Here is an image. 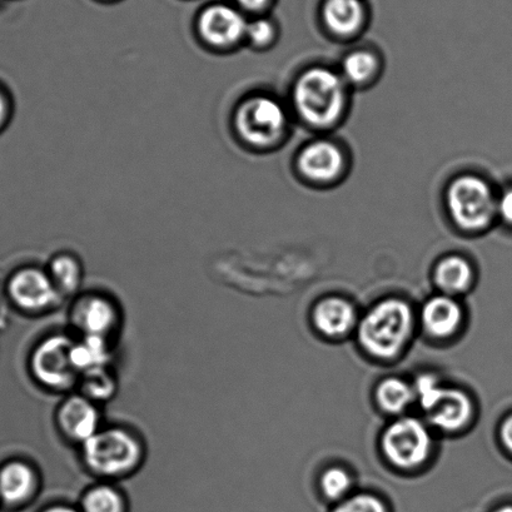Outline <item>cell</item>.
<instances>
[{
  "instance_id": "ac0fdd59",
  "label": "cell",
  "mask_w": 512,
  "mask_h": 512,
  "mask_svg": "<svg viewBox=\"0 0 512 512\" xmlns=\"http://www.w3.org/2000/svg\"><path fill=\"white\" fill-rule=\"evenodd\" d=\"M109 360L111 349L106 338L84 337L73 344L72 361L81 376L89 371L106 369Z\"/></svg>"
},
{
  "instance_id": "3957f363",
  "label": "cell",
  "mask_w": 512,
  "mask_h": 512,
  "mask_svg": "<svg viewBox=\"0 0 512 512\" xmlns=\"http://www.w3.org/2000/svg\"><path fill=\"white\" fill-rule=\"evenodd\" d=\"M83 460L89 471L103 477H121L136 471L143 460V447L124 429L99 430L84 442Z\"/></svg>"
},
{
  "instance_id": "f1b7e54d",
  "label": "cell",
  "mask_w": 512,
  "mask_h": 512,
  "mask_svg": "<svg viewBox=\"0 0 512 512\" xmlns=\"http://www.w3.org/2000/svg\"><path fill=\"white\" fill-rule=\"evenodd\" d=\"M497 215L507 225L512 226V187L507 188L502 195L497 198Z\"/></svg>"
},
{
  "instance_id": "2e32d148",
  "label": "cell",
  "mask_w": 512,
  "mask_h": 512,
  "mask_svg": "<svg viewBox=\"0 0 512 512\" xmlns=\"http://www.w3.org/2000/svg\"><path fill=\"white\" fill-rule=\"evenodd\" d=\"M432 424L439 429L454 432L462 429L472 416L469 396L460 390L445 389L434 410L429 412Z\"/></svg>"
},
{
  "instance_id": "ffe728a7",
  "label": "cell",
  "mask_w": 512,
  "mask_h": 512,
  "mask_svg": "<svg viewBox=\"0 0 512 512\" xmlns=\"http://www.w3.org/2000/svg\"><path fill=\"white\" fill-rule=\"evenodd\" d=\"M47 272L59 295H73L81 286L83 277L81 262L68 253L53 257Z\"/></svg>"
},
{
  "instance_id": "8fae6325",
  "label": "cell",
  "mask_w": 512,
  "mask_h": 512,
  "mask_svg": "<svg viewBox=\"0 0 512 512\" xmlns=\"http://www.w3.org/2000/svg\"><path fill=\"white\" fill-rule=\"evenodd\" d=\"M72 322L84 337H101L108 340L109 335L119 323L116 305L102 296H86L81 298L72 311Z\"/></svg>"
},
{
  "instance_id": "603a6c76",
  "label": "cell",
  "mask_w": 512,
  "mask_h": 512,
  "mask_svg": "<svg viewBox=\"0 0 512 512\" xmlns=\"http://www.w3.org/2000/svg\"><path fill=\"white\" fill-rule=\"evenodd\" d=\"M377 71H379V61L369 51L352 52L342 62V78L355 86L369 82Z\"/></svg>"
},
{
  "instance_id": "836d02e7",
  "label": "cell",
  "mask_w": 512,
  "mask_h": 512,
  "mask_svg": "<svg viewBox=\"0 0 512 512\" xmlns=\"http://www.w3.org/2000/svg\"><path fill=\"white\" fill-rule=\"evenodd\" d=\"M495 512H512V506L501 507V509L496 510Z\"/></svg>"
},
{
  "instance_id": "4dcf8cb0",
  "label": "cell",
  "mask_w": 512,
  "mask_h": 512,
  "mask_svg": "<svg viewBox=\"0 0 512 512\" xmlns=\"http://www.w3.org/2000/svg\"><path fill=\"white\" fill-rule=\"evenodd\" d=\"M501 437L505 446L512 452V416L501 427Z\"/></svg>"
},
{
  "instance_id": "30bf717a",
  "label": "cell",
  "mask_w": 512,
  "mask_h": 512,
  "mask_svg": "<svg viewBox=\"0 0 512 512\" xmlns=\"http://www.w3.org/2000/svg\"><path fill=\"white\" fill-rule=\"evenodd\" d=\"M57 425L68 440L83 445L101 430V414L96 402L83 395H73L59 406Z\"/></svg>"
},
{
  "instance_id": "1f68e13d",
  "label": "cell",
  "mask_w": 512,
  "mask_h": 512,
  "mask_svg": "<svg viewBox=\"0 0 512 512\" xmlns=\"http://www.w3.org/2000/svg\"><path fill=\"white\" fill-rule=\"evenodd\" d=\"M9 118V103L6 94L0 91V129L6 126Z\"/></svg>"
},
{
  "instance_id": "4fadbf2b",
  "label": "cell",
  "mask_w": 512,
  "mask_h": 512,
  "mask_svg": "<svg viewBox=\"0 0 512 512\" xmlns=\"http://www.w3.org/2000/svg\"><path fill=\"white\" fill-rule=\"evenodd\" d=\"M321 19L335 36H355L366 23V0H322Z\"/></svg>"
},
{
  "instance_id": "8992f818",
  "label": "cell",
  "mask_w": 512,
  "mask_h": 512,
  "mask_svg": "<svg viewBox=\"0 0 512 512\" xmlns=\"http://www.w3.org/2000/svg\"><path fill=\"white\" fill-rule=\"evenodd\" d=\"M74 342L63 335H54L43 340L32 355V371L43 386L51 390H67L79 379L73 365Z\"/></svg>"
},
{
  "instance_id": "5bb4252c",
  "label": "cell",
  "mask_w": 512,
  "mask_h": 512,
  "mask_svg": "<svg viewBox=\"0 0 512 512\" xmlns=\"http://www.w3.org/2000/svg\"><path fill=\"white\" fill-rule=\"evenodd\" d=\"M36 471L22 461L9 462L0 470V500L9 506L27 504L36 495Z\"/></svg>"
},
{
  "instance_id": "484cf974",
  "label": "cell",
  "mask_w": 512,
  "mask_h": 512,
  "mask_svg": "<svg viewBox=\"0 0 512 512\" xmlns=\"http://www.w3.org/2000/svg\"><path fill=\"white\" fill-rule=\"evenodd\" d=\"M444 387L431 375H422L417 379L415 396L419 397L422 409L431 412L444 394Z\"/></svg>"
},
{
  "instance_id": "44dd1931",
  "label": "cell",
  "mask_w": 512,
  "mask_h": 512,
  "mask_svg": "<svg viewBox=\"0 0 512 512\" xmlns=\"http://www.w3.org/2000/svg\"><path fill=\"white\" fill-rule=\"evenodd\" d=\"M81 512H129L126 497L116 487L97 485L82 496Z\"/></svg>"
},
{
  "instance_id": "7a4b0ae2",
  "label": "cell",
  "mask_w": 512,
  "mask_h": 512,
  "mask_svg": "<svg viewBox=\"0 0 512 512\" xmlns=\"http://www.w3.org/2000/svg\"><path fill=\"white\" fill-rule=\"evenodd\" d=\"M412 332V312L401 300H385L376 305L361 321V345L380 359L399 355Z\"/></svg>"
},
{
  "instance_id": "9a60e30c",
  "label": "cell",
  "mask_w": 512,
  "mask_h": 512,
  "mask_svg": "<svg viewBox=\"0 0 512 512\" xmlns=\"http://www.w3.org/2000/svg\"><path fill=\"white\" fill-rule=\"evenodd\" d=\"M462 321V310L454 298L436 296L425 303L422 322L435 337H449L457 331Z\"/></svg>"
},
{
  "instance_id": "5b68a950",
  "label": "cell",
  "mask_w": 512,
  "mask_h": 512,
  "mask_svg": "<svg viewBox=\"0 0 512 512\" xmlns=\"http://www.w3.org/2000/svg\"><path fill=\"white\" fill-rule=\"evenodd\" d=\"M446 205L451 220L464 231L485 230L497 215V197L479 176L455 178L447 188Z\"/></svg>"
},
{
  "instance_id": "7402d4cb",
  "label": "cell",
  "mask_w": 512,
  "mask_h": 512,
  "mask_svg": "<svg viewBox=\"0 0 512 512\" xmlns=\"http://www.w3.org/2000/svg\"><path fill=\"white\" fill-rule=\"evenodd\" d=\"M376 395L382 409L390 414H399L410 406L415 391L405 381L387 379L381 382Z\"/></svg>"
},
{
  "instance_id": "277c9868",
  "label": "cell",
  "mask_w": 512,
  "mask_h": 512,
  "mask_svg": "<svg viewBox=\"0 0 512 512\" xmlns=\"http://www.w3.org/2000/svg\"><path fill=\"white\" fill-rule=\"evenodd\" d=\"M233 128L242 143L253 149H266L280 142L287 128V112L278 99L255 94L238 104Z\"/></svg>"
},
{
  "instance_id": "4316f807",
  "label": "cell",
  "mask_w": 512,
  "mask_h": 512,
  "mask_svg": "<svg viewBox=\"0 0 512 512\" xmlns=\"http://www.w3.org/2000/svg\"><path fill=\"white\" fill-rule=\"evenodd\" d=\"M276 27L270 19L257 18L252 22H248L246 39L252 47L263 49L275 41Z\"/></svg>"
},
{
  "instance_id": "7c38bea8",
  "label": "cell",
  "mask_w": 512,
  "mask_h": 512,
  "mask_svg": "<svg viewBox=\"0 0 512 512\" xmlns=\"http://www.w3.org/2000/svg\"><path fill=\"white\" fill-rule=\"evenodd\" d=\"M302 176L313 182H331L344 171L345 157L340 147L328 141H316L302 149L297 159Z\"/></svg>"
},
{
  "instance_id": "d6a6232c",
  "label": "cell",
  "mask_w": 512,
  "mask_h": 512,
  "mask_svg": "<svg viewBox=\"0 0 512 512\" xmlns=\"http://www.w3.org/2000/svg\"><path fill=\"white\" fill-rule=\"evenodd\" d=\"M39 512H81V510L69 505L56 504L43 507V509Z\"/></svg>"
},
{
  "instance_id": "9c48e42d",
  "label": "cell",
  "mask_w": 512,
  "mask_h": 512,
  "mask_svg": "<svg viewBox=\"0 0 512 512\" xmlns=\"http://www.w3.org/2000/svg\"><path fill=\"white\" fill-rule=\"evenodd\" d=\"M9 295L18 307L28 312H42L57 302L59 292L47 271L23 268L9 282Z\"/></svg>"
},
{
  "instance_id": "f546056e",
  "label": "cell",
  "mask_w": 512,
  "mask_h": 512,
  "mask_svg": "<svg viewBox=\"0 0 512 512\" xmlns=\"http://www.w3.org/2000/svg\"><path fill=\"white\" fill-rule=\"evenodd\" d=\"M238 4L247 11H261V9L268 6L271 0H237Z\"/></svg>"
},
{
  "instance_id": "cb8c5ba5",
  "label": "cell",
  "mask_w": 512,
  "mask_h": 512,
  "mask_svg": "<svg viewBox=\"0 0 512 512\" xmlns=\"http://www.w3.org/2000/svg\"><path fill=\"white\" fill-rule=\"evenodd\" d=\"M82 390L83 396L87 399L98 402L111 399L116 392V380L106 369H99L86 372L82 375Z\"/></svg>"
},
{
  "instance_id": "83f0119b",
  "label": "cell",
  "mask_w": 512,
  "mask_h": 512,
  "mask_svg": "<svg viewBox=\"0 0 512 512\" xmlns=\"http://www.w3.org/2000/svg\"><path fill=\"white\" fill-rule=\"evenodd\" d=\"M335 512H386V509L377 497L362 494L342 502Z\"/></svg>"
},
{
  "instance_id": "d6986e66",
  "label": "cell",
  "mask_w": 512,
  "mask_h": 512,
  "mask_svg": "<svg viewBox=\"0 0 512 512\" xmlns=\"http://www.w3.org/2000/svg\"><path fill=\"white\" fill-rule=\"evenodd\" d=\"M435 278L437 285L445 292L460 293L471 286L474 271L465 258L449 256L437 265Z\"/></svg>"
},
{
  "instance_id": "d4e9b609",
  "label": "cell",
  "mask_w": 512,
  "mask_h": 512,
  "mask_svg": "<svg viewBox=\"0 0 512 512\" xmlns=\"http://www.w3.org/2000/svg\"><path fill=\"white\" fill-rule=\"evenodd\" d=\"M351 484L350 475L340 467H333L322 475V490L327 497L333 500L344 497L349 492Z\"/></svg>"
},
{
  "instance_id": "e0dca14e",
  "label": "cell",
  "mask_w": 512,
  "mask_h": 512,
  "mask_svg": "<svg viewBox=\"0 0 512 512\" xmlns=\"http://www.w3.org/2000/svg\"><path fill=\"white\" fill-rule=\"evenodd\" d=\"M356 322L355 308L341 298H327L318 303L315 310V323L327 336L345 335Z\"/></svg>"
},
{
  "instance_id": "6da1fadb",
  "label": "cell",
  "mask_w": 512,
  "mask_h": 512,
  "mask_svg": "<svg viewBox=\"0 0 512 512\" xmlns=\"http://www.w3.org/2000/svg\"><path fill=\"white\" fill-rule=\"evenodd\" d=\"M292 101L298 116L308 126L330 128L345 111V79L328 68L308 69L297 79Z\"/></svg>"
},
{
  "instance_id": "52a82bcc",
  "label": "cell",
  "mask_w": 512,
  "mask_h": 512,
  "mask_svg": "<svg viewBox=\"0 0 512 512\" xmlns=\"http://www.w3.org/2000/svg\"><path fill=\"white\" fill-rule=\"evenodd\" d=\"M432 440L421 421L405 417L385 431L382 447L389 460L402 469H411L430 456Z\"/></svg>"
},
{
  "instance_id": "ba28073f",
  "label": "cell",
  "mask_w": 512,
  "mask_h": 512,
  "mask_svg": "<svg viewBox=\"0 0 512 512\" xmlns=\"http://www.w3.org/2000/svg\"><path fill=\"white\" fill-rule=\"evenodd\" d=\"M248 22L237 9L217 4L203 11L198 33L211 49L228 51L246 39Z\"/></svg>"
}]
</instances>
